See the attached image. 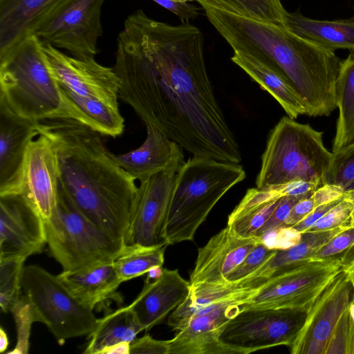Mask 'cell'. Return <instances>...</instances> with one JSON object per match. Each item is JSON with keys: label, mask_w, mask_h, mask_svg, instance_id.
Wrapping results in <instances>:
<instances>
[{"label": "cell", "mask_w": 354, "mask_h": 354, "mask_svg": "<svg viewBox=\"0 0 354 354\" xmlns=\"http://www.w3.org/2000/svg\"><path fill=\"white\" fill-rule=\"evenodd\" d=\"M113 68L119 97L193 156L239 164V145L216 98L201 31L174 26L138 9L117 38Z\"/></svg>", "instance_id": "1"}, {"label": "cell", "mask_w": 354, "mask_h": 354, "mask_svg": "<svg viewBox=\"0 0 354 354\" xmlns=\"http://www.w3.org/2000/svg\"><path fill=\"white\" fill-rule=\"evenodd\" d=\"M53 142L59 187L102 230L125 244L138 187L114 160L101 133L73 119L39 121Z\"/></svg>", "instance_id": "2"}, {"label": "cell", "mask_w": 354, "mask_h": 354, "mask_svg": "<svg viewBox=\"0 0 354 354\" xmlns=\"http://www.w3.org/2000/svg\"><path fill=\"white\" fill-rule=\"evenodd\" d=\"M205 15L233 49L283 73L301 95L308 116H328L337 108L342 59L334 51L285 26L202 5Z\"/></svg>", "instance_id": "3"}, {"label": "cell", "mask_w": 354, "mask_h": 354, "mask_svg": "<svg viewBox=\"0 0 354 354\" xmlns=\"http://www.w3.org/2000/svg\"><path fill=\"white\" fill-rule=\"evenodd\" d=\"M246 177L236 163L193 156L178 171L167 221L169 245L193 241L218 201Z\"/></svg>", "instance_id": "4"}, {"label": "cell", "mask_w": 354, "mask_h": 354, "mask_svg": "<svg viewBox=\"0 0 354 354\" xmlns=\"http://www.w3.org/2000/svg\"><path fill=\"white\" fill-rule=\"evenodd\" d=\"M333 158L323 132L283 116L269 133L256 186L303 180L321 187L327 183Z\"/></svg>", "instance_id": "5"}, {"label": "cell", "mask_w": 354, "mask_h": 354, "mask_svg": "<svg viewBox=\"0 0 354 354\" xmlns=\"http://www.w3.org/2000/svg\"><path fill=\"white\" fill-rule=\"evenodd\" d=\"M42 45L32 35L0 56V97L17 114L36 121L56 118L62 105Z\"/></svg>", "instance_id": "6"}, {"label": "cell", "mask_w": 354, "mask_h": 354, "mask_svg": "<svg viewBox=\"0 0 354 354\" xmlns=\"http://www.w3.org/2000/svg\"><path fill=\"white\" fill-rule=\"evenodd\" d=\"M46 244L63 271H77L114 261L125 244L86 217L59 188L56 207L44 221Z\"/></svg>", "instance_id": "7"}, {"label": "cell", "mask_w": 354, "mask_h": 354, "mask_svg": "<svg viewBox=\"0 0 354 354\" xmlns=\"http://www.w3.org/2000/svg\"><path fill=\"white\" fill-rule=\"evenodd\" d=\"M21 293L28 299L35 322L45 324L59 345L71 338L88 335L98 319L59 279L39 266H24Z\"/></svg>", "instance_id": "8"}, {"label": "cell", "mask_w": 354, "mask_h": 354, "mask_svg": "<svg viewBox=\"0 0 354 354\" xmlns=\"http://www.w3.org/2000/svg\"><path fill=\"white\" fill-rule=\"evenodd\" d=\"M306 309L243 307L222 329L218 340L230 354H249L293 344L307 317Z\"/></svg>", "instance_id": "9"}, {"label": "cell", "mask_w": 354, "mask_h": 354, "mask_svg": "<svg viewBox=\"0 0 354 354\" xmlns=\"http://www.w3.org/2000/svg\"><path fill=\"white\" fill-rule=\"evenodd\" d=\"M348 264L343 256L310 259L269 280L243 306L308 310L328 283Z\"/></svg>", "instance_id": "10"}, {"label": "cell", "mask_w": 354, "mask_h": 354, "mask_svg": "<svg viewBox=\"0 0 354 354\" xmlns=\"http://www.w3.org/2000/svg\"><path fill=\"white\" fill-rule=\"evenodd\" d=\"M106 0H63L33 35L44 44L68 51L81 59L95 58L102 35V8Z\"/></svg>", "instance_id": "11"}, {"label": "cell", "mask_w": 354, "mask_h": 354, "mask_svg": "<svg viewBox=\"0 0 354 354\" xmlns=\"http://www.w3.org/2000/svg\"><path fill=\"white\" fill-rule=\"evenodd\" d=\"M177 172H160L140 182L125 245H169L166 229Z\"/></svg>", "instance_id": "12"}, {"label": "cell", "mask_w": 354, "mask_h": 354, "mask_svg": "<svg viewBox=\"0 0 354 354\" xmlns=\"http://www.w3.org/2000/svg\"><path fill=\"white\" fill-rule=\"evenodd\" d=\"M354 288L346 268L315 299L307 311L306 322L290 347L292 354H324L342 314L349 308Z\"/></svg>", "instance_id": "13"}, {"label": "cell", "mask_w": 354, "mask_h": 354, "mask_svg": "<svg viewBox=\"0 0 354 354\" xmlns=\"http://www.w3.org/2000/svg\"><path fill=\"white\" fill-rule=\"evenodd\" d=\"M42 44L48 66L59 84L79 95L118 108L120 81L113 67L102 66L95 58L68 56L55 47Z\"/></svg>", "instance_id": "14"}, {"label": "cell", "mask_w": 354, "mask_h": 354, "mask_svg": "<svg viewBox=\"0 0 354 354\" xmlns=\"http://www.w3.org/2000/svg\"><path fill=\"white\" fill-rule=\"evenodd\" d=\"M46 244L44 220L20 194L0 196V259L28 257Z\"/></svg>", "instance_id": "15"}, {"label": "cell", "mask_w": 354, "mask_h": 354, "mask_svg": "<svg viewBox=\"0 0 354 354\" xmlns=\"http://www.w3.org/2000/svg\"><path fill=\"white\" fill-rule=\"evenodd\" d=\"M59 188L57 154L43 134L30 142L25 157L19 193L44 221L52 216Z\"/></svg>", "instance_id": "16"}, {"label": "cell", "mask_w": 354, "mask_h": 354, "mask_svg": "<svg viewBox=\"0 0 354 354\" xmlns=\"http://www.w3.org/2000/svg\"><path fill=\"white\" fill-rule=\"evenodd\" d=\"M250 297H236L213 304L196 313L185 327L169 340V354H230L219 342L225 324Z\"/></svg>", "instance_id": "17"}, {"label": "cell", "mask_w": 354, "mask_h": 354, "mask_svg": "<svg viewBox=\"0 0 354 354\" xmlns=\"http://www.w3.org/2000/svg\"><path fill=\"white\" fill-rule=\"evenodd\" d=\"M39 135V121L17 114L0 97V196L19 193L28 146Z\"/></svg>", "instance_id": "18"}, {"label": "cell", "mask_w": 354, "mask_h": 354, "mask_svg": "<svg viewBox=\"0 0 354 354\" xmlns=\"http://www.w3.org/2000/svg\"><path fill=\"white\" fill-rule=\"evenodd\" d=\"M261 239L241 236L227 225L203 247L198 248L195 266L190 274L191 286L202 283L226 281L227 275Z\"/></svg>", "instance_id": "19"}, {"label": "cell", "mask_w": 354, "mask_h": 354, "mask_svg": "<svg viewBox=\"0 0 354 354\" xmlns=\"http://www.w3.org/2000/svg\"><path fill=\"white\" fill-rule=\"evenodd\" d=\"M147 136L138 148L119 155L115 162L133 178L144 181L167 171H178L184 161L183 148L150 124H145Z\"/></svg>", "instance_id": "20"}, {"label": "cell", "mask_w": 354, "mask_h": 354, "mask_svg": "<svg viewBox=\"0 0 354 354\" xmlns=\"http://www.w3.org/2000/svg\"><path fill=\"white\" fill-rule=\"evenodd\" d=\"M190 282L183 279L177 269L163 268L153 281H145L142 290L129 305L143 330L149 331L163 322L166 317L188 296Z\"/></svg>", "instance_id": "21"}, {"label": "cell", "mask_w": 354, "mask_h": 354, "mask_svg": "<svg viewBox=\"0 0 354 354\" xmlns=\"http://www.w3.org/2000/svg\"><path fill=\"white\" fill-rule=\"evenodd\" d=\"M351 225L350 221L330 230L304 232L297 244L284 250L276 249L259 268L234 283L243 288L259 289L269 280L310 259L331 238Z\"/></svg>", "instance_id": "22"}, {"label": "cell", "mask_w": 354, "mask_h": 354, "mask_svg": "<svg viewBox=\"0 0 354 354\" xmlns=\"http://www.w3.org/2000/svg\"><path fill=\"white\" fill-rule=\"evenodd\" d=\"M63 0H0V56L34 34Z\"/></svg>", "instance_id": "23"}, {"label": "cell", "mask_w": 354, "mask_h": 354, "mask_svg": "<svg viewBox=\"0 0 354 354\" xmlns=\"http://www.w3.org/2000/svg\"><path fill=\"white\" fill-rule=\"evenodd\" d=\"M231 60L269 93L281 105L287 116L295 120L299 115H306V108L301 95L280 70L241 51H234Z\"/></svg>", "instance_id": "24"}, {"label": "cell", "mask_w": 354, "mask_h": 354, "mask_svg": "<svg viewBox=\"0 0 354 354\" xmlns=\"http://www.w3.org/2000/svg\"><path fill=\"white\" fill-rule=\"evenodd\" d=\"M59 85L62 105L56 118L75 120L103 136L115 138L122 133L124 120L118 107L82 97Z\"/></svg>", "instance_id": "25"}, {"label": "cell", "mask_w": 354, "mask_h": 354, "mask_svg": "<svg viewBox=\"0 0 354 354\" xmlns=\"http://www.w3.org/2000/svg\"><path fill=\"white\" fill-rule=\"evenodd\" d=\"M57 276L75 298L93 310L98 304L111 297L123 283L113 261L89 269L62 271Z\"/></svg>", "instance_id": "26"}, {"label": "cell", "mask_w": 354, "mask_h": 354, "mask_svg": "<svg viewBox=\"0 0 354 354\" xmlns=\"http://www.w3.org/2000/svg\"><path fill=\"white\" fill-rule=\"evenodd\" d=\"M286 27L297 35L332 51L347 49L354 53V16L329 21L310 19L298 10L288 12Z\"/></svg>", "instance_id": "27"}, {"label": "cell", "mask_w": 354, "mask_h": 354, "mask_svg": "<svg viewBox=\"0 0 354 354\" xmlns=\"http://www.w3.org/2000/svg\"><path fill=\"white\" fill-rule=\"evenodd\" d=\"M259 289H246L234 282L202 283L191 286L185 300L169 316L167 324L179 331L200 310L213 304L236 297H252Z\"/></svg>", "instance_id": "28"}, {"label": "cell", "mask_w": 354, "mask_h": 354, "mask_svg": "<svg viewBox=\"0 0 354 354\" xmlns=\"http://www.w3.org/2000/svg\"><path fill=\"white\" fill-rule=\"evenodd\" d=\"M142 328L130 305L111 312L98 319L97 324L88 335L84 353L100 354L105 348L128 342L131 343Z\"/></svg>", "instance_id": "29"}, {"label": "cell", "mask_w": 354, "mask_h": 354, "mask_svg": "<svg viewBox=\"0 0 354 354\" xmlns=\"http://www.w3.org/2000/svg\"><path fill=\"white\" fill-rule=\"evenodd\" d=\"M336 91L339 115L333 152L354 142V53L342 60Z\"/></svg>", "instance_id": "30"}, {"label": "cell", "mask_w": 354, "mask_h": 354, "mask_svg": "<svg viewBox=\"0 0 354 354\" xmlns=\"http://www.w3.org/2000/svg\"><path fill=\"white\" fill-rule=\"evenodd\" d=\"M167 246L125 245L113 261L115 269L122 281L140 277L154 267H162Z\"/></svg>", "instance_id": "31"}, {"label": "cell", "mask_w": 354, "mask_h": 354, "mask_svg": "<svg viewBox=\"0 0 354 354\" xmlns=\"http://www.w3.org/2000/svg\"><path fill=\"white\" fill-rule=\"evenodd\" d=\"M246 17L286 27L287 11L281 0H194Z\"/></svg>", "instance_id": "32"}, {"label": "cell", "mask_w": 354, "mask_h": 354, "mask_svg": "<svg viewBox=\"0 0 354 354\" xmlns=\"http://www.w3.org/2000/svg\"><path fill=\"white\" fill-rule=\"evenodd\" d=\"M27 258L12 257L0 259V306L4 313L10 310L21 295V279Z\"/></svg>", "instance_id": "33"}, {"label": "cell", "mask_w": 354, "mask_h": 354, "mask_svg": "<svg viewBox=\"0 0 354 354\" xmlns=\"http://www.w3.org/2000/svg\"><path fill=\"white\" fill-rule=\"evenodd\" d=\"M279 201L280 198L274 200L247 210L233 218H228L227 225L241 236L256 237L257 231L271 216Z\"/></svg>", "instance_id": "34"}, {"label": "cell", "mask_w": 354, "mask_h": 354, "mask_svg": "<svg viewBox=\"0 0 354 354\" xmlns=\"http://www.w3.org/2000/svg\"><path fill=\"white\" fill-rule=\"evenodd\" d=\"M333 153L327 183L339 186L344 192L354 191V142Z\"/></svg>", "instance_id": "35"}, {"label": "cell", "mask_w": 354, "mask_h": 354, "mask_svg": "<svg viewBox=\"0 0 354 354\" xmlns=\"http://www.w3.org/2000/svg\"><path fill=\"white\" fill-rule=\"evenodd\" d=\"M10 310L16 324L17 340L13 350L8 353L27 354L29 351L31 326L35 322L26 297L24 294L20 295L12 303Z\"/></svg>", "instance_id": "36"}, {"label": "cell", "mask_w": 354, "mask_h": 354, "mask_svg": "<svg viewBox=\"0 0 354 354\" xmlns=\"http://www.w3.org/2000/svg\"><path fill=\"white\" fill-rule=\"evenodd\" d=\"M324 354H354V319L348 308L336 324Z\"/></svg>", "instance_id": "37"}, {"label": "cell", "mask_w": 354, "mask_h": 354, "mask_svg": "<svg viewBox=\"0 0 354 354\" xmlns=\"http://www.w3.org/2000/svg\"><path fill=\"white\" fill-rule=\"evenodd\" d=\"M275 250L261 239L244 260L227 275L226 281L236 282L243 279L264 263Z\"/></svg>", "instance_id": "38"}, {"label": "cell", "mask_w": 354, "mask_h": 354, "mask_svg": "<svg viewBox=\"0 0 354 354\" xmlns=\"http://www.w3.org/2000/svg\"><path fill=\"white\" fill-rule=\"evenodd\" d=\"M347 229L339 232L324 245L311 259H320L334 257H347L354 250V222Z\"/></svg>", "instance_id": "39"}, {"label": "cell", "mask_w": 354, "mask_h": 354, "mask_svg": "<svg viewBox=\"0 0 354 354\" xmlns=\"http://www.w3.org/2000/svg\"><path fill=\"white\" fill-rule=\"evenodd\" d=\"M311 195L312 194L300 196H283L281 198L277 207L266 222L257 231L255 236L261 239L270 232L285 227V221L293 206L301 199Z\"/></svg>", "instance_id": "40"}, {"label": "cell", "mask_w": 354, "mask_h": 354, "mask_svg": "<svg viewBox=\"0 0 354 354\" xmlns=\"http://www.w3.org/2000/svg\"><path fill=\"white\" fill-rule=\"evenodd\" d=\"M130 354H169V342L158 340L146 334L131 343Z\"/></svg>", "instance_id": "41"}, {"label": "cell", "mask_w": 354, "mask_h": 354, "mask_svg": "<svg viewBox=\"0 0 354 354\" xmlns=\"http://www.w3.org/2000/svg\"><path fill=\"white\" fill-rule=\"evenodd\" d=\"M176 15L182 23H189L198 17L200 8L192 4L194 0H152Z\"/></svg>", "instance_id": "42"}, {"label": "cell", "mask_w": 354, "mask_h": 354, "mask_svg": "<svg viewBox=\"0 0 354 354\" xmlns=\"http://www.w3.org/2000/svg\"><path fill=\"white\" fill-rule=\"evenodd\" d=\"M316 208L312 195L301 199L292 208L285 221V227H292L301 221Z\"/></svg>", "instance_id": "43"}, {"label": "cell", "mask_w": 354, "mask_h": 354, "mask_svg": "<svg viewBox=\"0 0 354 354\" xmlns=\"http://www.w3.org/2000/svg\"><path fill=\"white\" fill-rule=\"evenodd\" d=\"M345 194L339 186L326 183L317 188L312 194L315 207L340 198Z\"/></svg>", "instance_id": "44"}, {"label": "cell", "mask_w": 354, "mask_h": 354, "mask_svg": "<svg viewBox=\"0 0 354 354\" xmlns=\"http://www.w3.org/2000/svg\"><path fill=\"white\" fill-rule=\"evenodd\" d=\"M344 194L343 196L336 201L317 207L305 218L292 227H293L301 233L306 232L328 210L337 205L343 198Z\"/></svg>", "instance_id": "45"}, {"label": "cell", "mask_w": 354, "mask_h": 354, "mask_svg": "<svg viewBox=\"0 0 354 354\" xmlns=\"http://www.w3.org/2000/svg\"><path fill=\"white\" fill-rule=\"evenodd\" d=\"M130 342H122L108 346L100 354H130Z\"/></svg>", "instance_id": "46"}, {"label": "cell", "mask_w": 354, "mask_h": 354, "mask_svg": "<svg viewBox=\"0 0 354 354\" xmlns=\"http://www.w3.org/2000/svg\"><path fill=\"white\" fill-rule=\"evenodd\" d=\"M163 268L162 267H154L150 269L147 272L145 281H150L158 279L162 272Z\"/></svg>", "instance_id": "47"}, {"label": "cell", "mask_w": 354, "mask_h": 354, "mask_svg": "<svg viewBox=\"0 0 354 354\" xmlns=\"http://www.w3.org/2000/svg\"><path fill=\"white\" fill-rule=\"evenodd\" d=\"M9 344L8 338L6 332L3 328H0V352L3 353L8 348Z\"/></svg>", "instance_id": "48"}, {"label": "cell", "mask_w": 354, "mask_h": 354, "mask_svg": "<svg viewBox=\"0 0 354 354\" xmlns=\"http://www.w3.org/2000/svg\"><path fill=\"white\" fill-rule=\"evenodd\" d=\"M346 271L347 272L348 276V277L352 283V285L353 286V288H354V270L346 267Z\"/></svg>", "instance_id": "49"}, {"label": "cell", "mask_w": 354, "mask_h": 354, "mask_svg": "<svg viewBox=\"0 0 354 354\" xmlns=\"http://www.w3.org/2000/svg\"><path fill=\"white\" fill-rule=\"evenodd\" d=\"M348 310H349L351 316L354 319V297H353V301H351V303L349 306Z\"/></svg>", "instance_id": "50"}, {"label": "cell", "mask_w": 354, "mask_h": 354, "mask_svg": "<svg viewBox=\"0 0 354 354\" xmlns=\"http://www.w3.org/2000/svg\"><path fill=\"white\" fill-rule=\"evenodd\" d=\"M346 267L354 270V258L351 261V262L349 263V265H348Z\"/></svg>", "instance_id": "51"}]
</instances>
